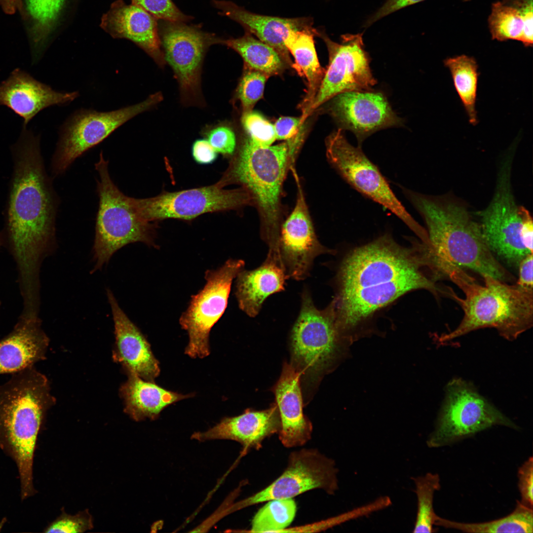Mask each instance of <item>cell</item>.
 I'll return each mask as SVG.
<instances>
[{
	"label": "cell",
	"instance_id": "1",
	"mask_svg": "<svg viewBox=\"0 0 533 533\" xmlns=\"http://www.w3.org/2000/svg\"><path fill=\"white\" fill-rule=\"evenodd\" d=\"M13 171L2 232L18 271L22 300L40 296V269L55 245L58 198L42 158L40 138L23 127L11 148Z\"/></svg>",
	"mask_w": 533,
	"mask_h": 533
},
{
	"label": "cell",
	"instance_id": "2",
	"mask_svg": "<svg viewBox=\"0 0 533 533\" xmlns=\"http://www.w3.org/2000/svg\"><path fill=\"white\" fill-rule=\"evenodd\" d=\"M411 253L386 234L356 248L343 262L334 299L338 325L348 341L351 331L375 311L409 291L446 293L421 271L420 265H427L423 255Z\"/></svg>",
	"mask_w": 533,
	"mask_h": 533
},
{
	"label": "cell",
	"instance_id": "3",
	"mask_svg": "<svg viewBox=\"0 0 533 533\" xmlns=\"http://www.w3.org/2000/svg\"><path fill=\"white\" fill-rule=\"evenodd\" d=\"M437 268L465 295L460 298L449 289L448 295L458 303L464 315L454 330L438 337L439 343L484 328H495L504 339L513 341L532 327L533 290L509 285L487 275L482 276L484 284L481 285L461 268L443 261L438 263Z\"/></svg>",
	"mask_w": 533,
	"mask_h": 533
},
{
	"label": "cell",
	"instance_id": "4",
	"mask_svg": "<svg viewBox=\"0 0 533 533\" xmlns=\"http://www.w3.org/2000/svg\"><path fill=\"white\" fill-rule=\"evenodd\" d=\"M54 403L48 379L35 366L11 374L0 385V448L16 464L22 500L36 493L34 452L46 413Z\"/></svg>",
	"mask_w": 533,
	"mask_h": 533
},
{
	"label": "cell",
	"instance_id": "5",
	"mask_svg": "<svg viewBox=\"0 0 533 533\" xmlns=\"http://www.w3.org/2000/svg\"><path fill=\"white\" fill-rule=\"evenodd\" d=\"M400 188L426 224L430 262L442 261L502 281L508 277L489 248L480 224L464 206L450 199Z\"/></svg>",
	"mask_w": 533,
	"mask_h": 533
},
{
	"label": "cell",
	"instance_id": "6",
	"mask_svg": "<svg viewBox=\"0 0 533 533\" xmlns=\"http://www.w3.org/2000/svg\"><path fill=\"white\" fill-rule=\"evenodd\" d=\"M290 170L286 142L266 147L244 139L219 182L241 186L251 195L260 219L262 238L268 252L278 254L279 231L283 222V184Z\"/></svg>",
	"mask_w": 533,
	"mask_h": 533
},
{
	"label": "cell",
	"instance_id": "7",
	"mask_svg": "<svg viewBox=\"0 0 533 533\" xmlns=\"http://www.w3.org/2000/svg\"><path fill=\"white\" fill-rule=\"evenodd\" d=\"M347 345L338 325L335 299L319 309L305 289L290 335V364L299 373L301 385H316L345 355Z\"/></svg>",
	"mask_w": 533,
	"mask_h": 533
},
{
	"label": "cell",
	"instance_id": "8",
	"mask_svg": "<svg viewBox=\"0 0 533 533\" xmlns=\"http://www.w3.org/2000/svg\"><path fill=\"white\" fill-rule=\"evenodd\" d=\"M108 163L101 152L95 164L99 177L97 186L99 201L93 247L95 265L92 272L101 269L117 250L129 243L155 245L154 226L137 214L128 196L114 184Z\"/></svg>",
	"mask_w": 533,
	"mask_h": 533
},
{
	"label": "cell",
	"instance_id": "9",
	"mask_svg": "<svg viewBox=\"0 0 533 533\" xmlns=\"http://www.w3.org/2000/svg\"><path fill=\"white\" fill-rule=\"evenodd\" d=\"M326 154L332 167L349 185L359 193L381 205L395 215L422 240L427 242V231L406 210L379 168L355 147L339 128L325 140Z\"/></svg>",
	"mask_w": 533,
	"mask_h": 533
},
{
	"label": "cell",
	"instance_id": "10",
	"mask_svg": "<svg viewBox=\"0 0 533 533\" xmlns=\"http://www.w3.org/2000/svg\"><path fill=\"white\" fill-rule=\"evenodd\" d=\"M497 425L518 428L479 394L473 384L455 378L446 386L435 428L426 444L429 448H439Z\"/></svg>",
	"mask_w": 533,
	"mask_h": 533
},
{
	"label": "cell",
	"instance_id": "11",
	"mask_svg": "<svg viewBox=\"0 0 533 533\" xmlns=\"http://www.w3.org/2000/svg\"><path fill=\"white\" fill-rule=\"evenodd\" d=\"M183 22L159 20L158 32L166 64L171 68L186 107L205 106L201 89L204 59L209 47L222 38Z\"/></svg>",
	"mask_w": 533,
	"mask_h": 533
},
{
	"label": "cell",
	"instance_id": "12",
	"mask_svg": "<svg viewBox=\"0 0 533 533\" xmlns=\"http://www.w3.org/2000/svg\"><path fill=\"white\" fill-rule=\"evenodd\" d=\"M163 100L160 92L143 101L110 112L82 110L73 114L61 127L51 161L53 175L65 172L85 152L100 143L121 125L150 110Z\"/></svg>",
	"mask_w": 533,
	"mask_h": 533
},
{
	"label": "cell",
	"instance_id": "13",
	"mask_svg": "<svg viewBox=\"0 0 533 533\" xmlns=\"http://www.w3.org/2000/svg\"><path fill=\"white\" fill-rule=\"evenodd\" d=\"M244 266L243 260L229 259L220 267L205 272L204 286L191 297L179 319L188 334L185 351L190 357L202 358L209 355L210 331L224 313L232 281Z\"/></svg>",
	"mask_w": 533,
	"mask_h": 533
},
{
	"label": "cell",
	"instance_id": "14",
	"mask_svg": "<svg viewBox=\"0 0 533 533\" xmlns=\"http://www.w3.org/2000/svg\"><path fill=\"white\" fill-rule=\"evenodd\" d=\"M218 182L147 198L128 196V200L137 214L150 222L169 218L191 220L207 213L253 206L251 195L244 188L226 190Z\"/></svg>",
	"mask_w": 533,
	"mask_h": 533
},
{
	"label": "cell",
	"instance_id": "15",
	"mask_svg": "<svg viewBox=\"0 0 533 533\" xmlns=\"http://www.w3.org/2000/svg\"><path fill=\"white\" fill-rule=\"evenodd\" d=\"M338 471L335 460L316 449L294 451L279 477L265 489L229 506L228 513L273 499L293 498L314 489L334 495L339 489Z\"/></svg>",
	"mask_w": 533,
	"mask_h": 533
},
{
	"label": "cell",
	"instance_id": "16",
	"mask_svg": "<svg viewBox=\"0 0 533 533\" xmlns=\"http://www.w3.org/2000/svg\"><path fill=\"white\" fill-rule=\"evenodd\" d=\"M318 31V36L327 46L329 61L307 117L338 94L352 91H372L377 83L370 68L369 56L364 49L363 33L342 35L339 43L332 40L324 31Z\"/></svg>",
	"mask_w": 533,
	"mask_h": 533
},
{
	"label": "cell",
	"instance_id": "17",
	"mask_svg": "<svg viewBox=\"0 0 533 533\" xmlns=\"http://www.w3.org/2000/svg\"><path fill=\"white\" fill-rule=\"evenodd\" d=\"M510 162L500 169L496 189L489 206L478 215L486 242L494 254L510 264L519 265L533 254L526 246L521 234L522 220L512 193Z\"/></svg>",
	"mask_w": 533,
	"mask_h": 533
},
{
	"label": "cell",
	"instance_id": "18",
	"mask_svg": "<svg viewBox=\"0 0 533 533\" xmlns=\"http://www.w3.org/2000/svg\"><path fill=\"white\" fill-rule=\"evenodd\" d=\"M294 177L297 186L296 204L281 224L278 253L288 278L301 281L309 276L316 257L333 254L335 251L325 247L318 240L300 179L297 174Z\"/></svg>",
	"mask_w": 533,
	"mask_h": 533
},
{
	"label": "cell",
	"instance_id": "19",
	"mask_svg": "<svg viewBox=\"0 0 533 533\" xmlns=\"http://www.w3.org/2000/svg\"><path fill=\"white\" fill-rule=\"evenodd\" d=\"M330 100V114L340 129L353 133L358 146L361 147L366 138L378 130L402 124V120L380 92H345Z\"/></svg>",
	"mask_w": 533,
	"mask_h": 533
},
{
	"label": "cell",
	"instance_id": "20",
	"mask_svg": "<svg viewBox=\"0 0 533 533\" xmlns=\"http://www.w3.org/2000/svg\"><path fill=\"white\" fill-rule=\"evenodd\" d=\"M100 26L114 38L132 41L159 67H165L157 20L141 7L116 0L103 15Z\"/></svg>",
	"mask_w": 533,
	"mask_h": 533
},
{
	"label": "cell",
	"instance_id": "21",
	"mask_svg": "<svg viewBox=\"0 0 533 533\" xmlns=\"http://www.w3.org/2000/svg\"><path fill=\"white\" fill-rule=\"evenodd\" d=\"M77 92H59L19 68L0 83V105L7 107L23 120V127L39 112L54 105L73 101Z\"/></svg>",
	"mask_w": 533,
	"mask_h": 533
},
{
	"label": "cell",
	"instance_id": "22",
	"mask_svg": "<svg viewBox=\"0 0 533 533\" xmlns=\"http://www.w3.org/2000/svg\"><path fill=\"white\" fill-rule=\"evenodd\" d=\"M114 327L115 345L114 358L128 373L154 382L159 375V363L150 345L138 327L121 309L112 291L107 289Z\"/></svg>",
	"mask_w": 533,
	"mask_h": 533
},
{
	"label": "cell",
	"instance_id": "23",
	"mask_svg": "<svg viewBox=\"0 0 533 533\" xmlns=\"http://www.w3.org/2000/svg\"><path fill=\"white\" fill-rule=\"evenodd\" d=\"M280 419L279 439L286 448L305 445L311 438L312 425L303 413L301 377L290 364H283L281 375L272 387Z\"/></svg>",
	"mask_w": 533,
	"mask_h": 533
},
{
	"label": "cell",
	"instance_id": "24",
	"mask_svg": "<svg viewBox=\"0 0 533 533\" xmlns=\"http://www.w3.org/2000/svg\"><path fill=\"white\" fill-rule=\"evenodd\" d=\"M280 429V415L275 403L266 410L247 409L239 416L225 418L205 431L194 432L191 438L200 442L232 440L245 449L259 450L265 439L278 434Z\"/></svg>",
	"mask_w": 533,
	"mask_h": 533
},
{
	"label": "cell",
	"instance_id": "25",
	"mask_svg": "<svg viewBox=\"0 0 533 533\" xmlns=\"http://www.w3.org/2000/svg\"><path fill=\"white\" fill-rule=\"evenodd\" d=\"M213 6L220 10V15L236 22L258 39L274 48L284 62L291 64L289 52L284 41L294 30H313L309 17L283 18L264 15L247 10L234 2L225 0H212Z\"/></svg>",
	"mask_w": 533,
	"mask_h": 533
},
{
	"label": "cell",
	"instance_id": "26",
	"mask_svg": "<svg viewBox=\"0 0 533 533\" xmlns=\"http://www.w3.org/2000/svg\"><path fill=\"white\" fill-rule=\"evenodd\" d=\"M49 342L39 317H19L12 330L0 339V375L12 374L44 360Z\"/></svg>",
	"mask_w": 533,
	"mask_h": 533
},
{
	"label": "cell",
	"instance_id": "27",
	"mask_svg": "<svg viewBox=\"0 0 533 533\" xmlns=\"http://www.w3.org/2000/svg\"><path fill=\"white\" fill-rule=\"evenodd\" d=\"M235 278L238 306L251 317L259 314L267 298L285 290L288 279L280 262L268 256L260 266L251 270L244 269Z\"/></svg>",
	"mask_w": 533,
	"mask_h": 533
},
{
	"label": "cell",
	"instance_id": "28",
	"mask_svg": "<svg viewBox=\"0 0 533 533\" xmlns=\"http://www.w3.org/2000/svg\"><path fill=\"white\" fill-rule=\"evenodd\" d=\"M128 380L121 386L120 393L125 411L136 421L146 419L154 420L165 408L193 396L166 390L133 373H128Z\"/></svg>",
	"mask_w": 533,
	"mask_h": 533
},
{
	"label": "cell",
	"instance_id": "29",
	"mask_svg": "<svg viewBox=\"0 0 533 533\" xmlns=\"http://www.w3.org/2000/svg\"><path fill=\"white\" fill-rule=\"evenodd\" d=\"M318 31L313 30H294L290 32L284 41L285 45L295 60L293 68L307 83L306 96L301 105L302 115L301 119L305 122L307 112L319 89L325 70L319 62L314 41V37L318 36Z\"/></svg>",
	"mask_w": 533,
	"mask_h": 533
},
{
	"label": "cell",
	"instance_id": "30",
	"mask_svg": "<svg viewBox=\"0 0 533 533\" xmlns=\"http://www.w3.org/2000/svg\"><path fill=\"white\" fill-rule=\"evenodd\" d=\"M222 44L238 53L251 70L269 76L283 69L284 61L278 52L247 31L241 37L223 39Z\"/></svg>",
	"mask_w": 533,
	"mask_h": 533
},
{
	"label": "cell",
	"instance_id": "31",
	"mask_svg": "<svg viewBox=\"0 0 533 533\" xmlns=\"http://www.w3.org/2000/svg\"><path fill=\"white\" fill-rule=\"evenodd\" d=\"M444 64L451 73L469 123L476 125L478 122L476 102L479 77L476 61L472 57L460 55L445 59Z\"/></svg>",
	"mask_w": 533,
	"mask_h": 533
},
{
	"label": "cell",
	"instance_id": "32",
	"mask_svg": "<svg viewBox=\"0 0 533 533\" xmlns=\"http://www.w3.org/2000/svg\"><path fill=\"white\" fill-rule=\"evenodd\" d=\"M434 525L466 533H533V508L518 500L512 513L495 520L479 523H464L450 521L437 515Z\"/></svg>",
	"mask_w": 533,
	"mask_h": 533
},
{
	"label": "cell",
	"instance_id": "33",
	"mask_svg": "<svg viewBox=\"0 0 533 533\" xmlns=\"http://www.w3.org/2000/svg\"><path fill=\"white\" fill-rule=\"evenodd\" d=\"M66 2L67 0H25L27 12L31 23V37L34 49V62L39 57L63 13Z\"/></svg>",
	"mask_w": 533,
	"mask_h": 533
},
{
	"label": "cell",
	"instance_id": "34",
	"mask_svg": "<svg viewBox=\"0 0 533 533\" xmlns=\"http://www.w3.org/2000/svg\"><path fill=\"white\" fill-rule=\"evenodd\" d=\"M417 499V510L413 532L433 533L436 514L433 502L434 493L440 488L438 474L427 473L423 476L412 478Z\"/></svg>",
	"mask_w": 533,
	"mask_h": 533
},
{
	"label": "cell",
	"instance_id": "35",
	"mask_svg": "<svg viewBox=\"0 0 533 533\" xmlns=\"http://www.w3.org/2000/svg\"><path fill=\"white\" fill-rule=\"evenodd\" d=\"M297 505L293 498L273 499L262 507L252 521L250 533H280L293 521Z\"/></svg>",
	"mask_w": 533,
	"mask_h": 533
},
{
	"label": "cell",
	"instance_id": "36",
	"mask_svg": "<svg viewBox=\"0 0 533 533\" xmlns=\"http://www.w3.org/2000/svg\"><path fill=\"white\" fill-rule=\"evenodd\" d=\"M488 23L493 39L500 41L509 39L521 41L524 21L516 8L502 1L493 3Z\"/></svg>",
	"mask_w": 533,
	"mask_h": 533
},
{
	"label": "cell",
	"instance_id": "37",
	"mask_svg": "<svg viewBox=\"0 0 533 533\" xmlns=\"http://www.w3.org/2000/svg\"><path fill=\"white\" fill-rule=\"evenodd\" d=\"M376 511V506L375 504L373 502H370L335 516L310 524L290 528H286L281 531L280 533H315L324 531L350 521L368 516L375 513Z\"/></svg>",
	"mask_w": 533,
	"mask_h": 533
},
{
	"label": "cell",
	"instance_id": "38",
	"mask_svg": "<svg viewBox=\"0 0 533 533\" xmlns=\"http://www.w3.org/2000/svg\"><path fill=\"white\" fill-rule=\"evenodd\" d=\"M267 77L261 72L251 69L244 73L236 90V97L241 103L243 112L251 111L262 98Z\"/></svg>",
	"mask_w": 533,
	"mask_h": 533
},
{
	"label": "cell",
	"instance_id": "39",
	"mask_svg": "<svg viewBox=\"0 0 533 533\" xmlns=\"http://www.w3.org/2000/svg\"><path fill=\"white\" fill-rule=\"evenodd\" d=\"M241 123L247 137L259 146H270L276 139L274 125L258 113L243 112Z\"/></svg>",
	"mask_w": 533,
	"mask_h": 533
},
{
	"label": "cell",
	"instance_id": "40",
	"mask_svg": "<svg viewBox=\"0 0 533 533\" xmlns=\"http://www.w3.org/2000/svg\"><path fill=\"white\" fill-rule=\"evenodd\" d=\"M157 20L187 22L193 17L185 14L172 0H131Z\"/></svg>",
	"mask_w": 533,
	"mask_h": 533
},
{
	"label": "cell",
	"instance_id": "41",
	"mask_svg": "<svg viewBox=\"0 0 533 533\" xmlns=\"http://www.w3.org/2000/svg\"><path fill=\"white\" fill-rule=\"evenodd\" d=\"M93 528V518L88 510L70 515L62 510L61 515L44 531L45 533H83Z\"/></svg>",
	"mask_w": 533,
	"mask_h": 533
},
{
	"label": "cell",
	"instance_id": "42",
	"mask_svg": "<svg viewBox=\"0 0 533 533\" xmlns=\"http://www.w3.org/2000/svg\"><path fill=\"white\" fill-rule=\"evenodd\" d=\"M206 140L219 153L231 156L235 153L236 140L235 133L229 126L220 123L206 133Z\"/></svg>",
	"mask_w": 533,
	"mask_h": 533
},
{
	"label": "cell",
	"instance_id": "43",
	"mask_svg": "<svg viewBox=\"0 0 533 533\" xmlns=\"http://www.w3.org/2000/svg\"><path fill=\"white\" fill-rule=\"evenodd\" d=\"M502 2L516 8L519 12L524 21L521 42L526 47L532 46L533 42V0H502Z\"/></svg>",
	"mask_w": 533,
	"mask_h": 533
},
{
	"label": "cell",
	"instance_id": "44",
	"mask_svg": "<svg viewBox=\"0 0 533 533\" xmlns=\"http://www.w3.org/2000/svg\"><path fill=\"white\" fill-rule=\"evenodd\" d=\"M533 459L529 457L518 471V487L523 504L533 508Z\"/></svg>",
	"mask_w": 533,
	"mask_h": 533
},
{
	"label": "cell",
	"instance_id": "45",
	"mask_svg": "<svg viewBox=\"0 0 533 533\" xmlns=\"http://www.w3.org/2000/svg\"><path fill=\"white\" fill-rule=\"evenodd\" d=\"M218 153L205 139L196 140L191 147V155L198 164L207 165L213 163L217 158Z\"/></svg>",
	"mask_w": 533,
	"mask_h": 533
},
{
	"label": "cell",
	"instance_id": "46",
	"mask_svg": "<svg viewBox=\"0 0 533 533\" xmlns=\"http://www.w3.org/2000/svg\"><path fill=\"white\" fill-rule=\"evenodd\" d=\"M423 0H387L376 13L366 20L364 26L367 27L377 20L393 12Z\"/></svg>",
	"mask_w": 533,
	"mask_h": 533
},
{
	"label": "cell",
	"instance_id": "47",
	"mask_svg": "<svg viewBox=\"0 0 533 533\" xmlns=\"http://www.w3.org/2000/svg\"><path fill=\"white\" fill-rule=\"evenodd\" d=\"M533 254L525 257L519 263V278L516 284L524 289L533 290Z\"/></svg>",
	"mask_w": 533,
	"mask_h": 533
},
{
	"label": "cell",
	"instance_id": "48",
	"mask_svg": "<svg viewBox=\"0 0 533 533\" xmlns=\"http://www.w3.org/2000/svg\"><path fill=\"white\" fill-rule=\"evenodd\" d=\"M22 0H0V6L8 14L14 13L21 7Z\"/></svg>",
	"mask_w": 533,
	"mask_h": 533
},
{
	"label": "cell",
	"instance_id": "49",
	"mask_svg": "<svg viewBox=\"0 0 533 533\" xmlns=\"http://www.w3.org/2000/svg\"><path fill=\"white\" fill-rule=\"evenodd\" d=\"M4 246H5V239L4 234L2 231L1 230V231H0V249ZM1 302L0 301V310L1 307Z\"/></svg>",
	"mask_w": 533,
	"mask_h": 533
},
{
	"label": "cell",
	"instance_id": "50",
	"mask_svg": "<svg viewBox=\"0 0 533 533\" xmlns=\"http://www.w3.org/2000/svg\"><path fill=\"white\" fill-rule=\"evenodd\" d=\"M6 521V520L5 518H3V519L0 521V532L1 530L2 529L4 524L5 523Z\"/></svg>",
	"mask_w": 533,
	"mask_h": 533
}]
</instances>
